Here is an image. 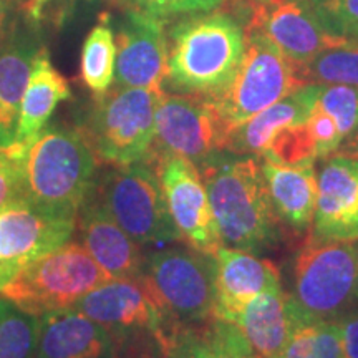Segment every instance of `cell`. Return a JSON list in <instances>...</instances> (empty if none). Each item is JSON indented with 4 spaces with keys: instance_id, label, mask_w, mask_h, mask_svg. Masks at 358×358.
Returning <instances> with one entry per match:
<instances>
[{
    "instance_id": "3",
    "label": "cell",
    "mask_w": 358,
    "mask_h": 358,
    "mask_svg": "<svg viewBox=\"0 0 358 358\" xmlns=\"http://www.w3.org/2000/svg\"><path fill=\"white\" fill-rule=\"evenodd\" d=\"M199 173L222 245L256 254L279 241L282 224L268 199L259 159L222 153Z\"/></svg>"
},
{
    "instance_id": "26",
    "label": "cell",
    "mask_w": 358,
    "mask_h": 358,
    "mask_svg": "<svg viewBox=\"0 0 358 358\" xmlns=\"http://www.w3.org/2000/svg\"><path fill=\"white\" fill-rule=\"evenodd\" d=\"M116 38L108 17H103L87 35L80 60L82 82L93 95H103L113 87Z\"/></svg>"
},
{
    "instance_id": "12",
    "label": "cell",
    "mask_w": 358,
    "mask_h": 358,
    "mask_svg": "<svg viewBox=\"0 0 358 358\" xmlns=\"http://www.w3.org/2000/svg\"><path fill=\"white\" fill-rule=\"evenodd\" d=\"M156 163L169 214L182 243L216 256L222 244L199 169L181 156H164Z\"/></svg>"
},
{
    "instance_id": "13",
    "label": "cell",
    "mask_w": 358,
    "mask_h": 358,
    "mask_svg": "<svg viewBox=\"0 0 358 358\" xmlns=\"http://www.w3.org/2000/svg\"><path fill=\"white\" fill-rule=\"evenodd\" d=\"M116 87L163 90L168 69L166 20L127 8L116 22Z\"/></svg>"
},
{
    "instance_id": "7",
    "label": "cell",
    "mask_w": 358,
    "mask_h": 358,
    "mask_svg": "<svg viewBox=\"0 0 358 358\" xmlns=\"http://www.w3.org/2000/svg\"><path fill=\"white\" fill-rule=\"evenodd\" d=\"M92 192L138 244L182 243L169 214L158 163L145 158L127 166H100Z\"/></svg>"
},
{
    "instance_id": "35",
    "label": "cell",
    "mask_w": 358,
    "mask_h": 358,
    "mask_svg": "<svg viewBox=\"0 0 358 358\" xmlns=\"http://www.w3.org/2000/svg\"><path fill=\"white\" fill-rule=\"evenodd\" d=\"M24 201L20 158L0 148V209Z\"/></svg>"
},
{
    "instance_id": "40",
    "label": "cell",
    "mask_w": 358,
    "mask_h": 358,
    "mask_svg": "<svg viewBox=\"0 0 358 358\" xmlns=\"http://www.w3.org/2000/svg\"><path fill=\"white\" fill-rule=\"evenodd\" d=\"M13 3H29V6H34V7H38L40 2H43V0H10Z\"/></svg>"
},
{
    "instance_id": "8",
    "label": "cell",
    "mask_w": 358,
    "mask_h": 358,
    "mask_svg": "<svg viewBox=\"0 0 358 358\" xmlns=\"http://www.w3.org/2000/svg\"><path fill=\"white\" fill-rule=\"evenodd\" d=\"M110 279L83 245L71 239L19 268L0 295L22 310L42 317L71 308Z\"/></svg>"
},
{
    "instance_id": "33",
    "label": "cell",
    "mask_w": 358,
    "mask_h": 358,
    "mask_svg": "<svg viewBox=\"0 0 358 358\" xmlns=\"http://www.w3.org/2000/svg\"><path fill=\"white\" fill-rule=\"evenodd\" d=\"M118 2L127 8L168 20L173 17H186L217 10L224 0H118Z\"/></svg>"
},
{
    "instance_id": "16",
    "label": "cell",
    "mask_w": 358,
    "mask_h": 358,
    "mask_svg": "<svg viewBox=\"0 0 358 358\" xmlns=\"http://www.w3.org/2000/svg\"><path fill=\"white\" fill-rule=\"evenodd\" d=\"M71 308L105 327L113 338L141 330H164L168 334L163 315L140 277L110 279Z\"/></svg>"
},
{
    "instance_id": "31",
    "label": "cell",
    "mask_w": 358,
    "mask_h": 358,
    "mask_svg": "<svg viewBox=\"0 0 358 358\" xmlns=\"http://www.w3.org/2000/svg\"><path fill=\"white\" fill-rule=\"evenodd\" d=\"M334 37L352 43L358 37V0H301Z\"/></svg>"
},
{
    "instance_id": "23",
    "label": "cell",
    "mask_w": 358,
    "mask_h": 358,
    "mask_svg": "<svg viewBox=\"0 0 358 358\" xmlns=\"http://www.w3.org/2000/svg\"><path fill=\"white\" fill-rule=\"evenodd\" d=\"M70 98L71 88L69 80L53 66L47 48H42L34 62L32 73L22 100L15 140L7 150L15 158H20L25 148L47 127L57 106Z\"/></svg>"
},
{
    "instance_id": "25",
    "label": "cell",
    "mask_w": 358,
    "mask_h": 358,
    "mask_svg": "<svg viewBox=\"0 0 358 358\" xmlns=\"http://www.w3.org/2000/svg\"><path fill=\"white\" fill-rule=\"evenodd\" d=\"M171 358H257L234 324L214 317L208 324L182 330L174 340Z\"/></svg>"
},
{
    "instance_id": "29",
    "label": "cell",
    "mask_w": 358,
    "mask_h": 358,
    "mask_svg": "<svg viewBox=\"0 0 358 358\" xmlns=\"http://www.w3.org/2000/svg\"><path fill=\"white\" fill-rule=\"evenodd\" d=\"M280 358H345L335 322L299 327Z\"/></svg>"
},
{
    "instance_id": "18",
    "label": "cell",
    "mask_w": 358,
    "mask_h": 358,
    "mask_svg": "<svg viewBox=\"0 0 358 358\" xmlns=\"http://www.w3.org/2000/svg\"><path fill=\"white\" fill-rule=\"evenodd\" d=\"M45 48L38 27L17 19L0 43V148L13 145L34 62Z\"/></svg>"
},
{
    "instance_id": "17",
    "label": "cell",
    "mask_w": 358,
    "mask_h": 358,
    "mask_svg": "<svg viewBox=\"0 0 358 358\" xmlns=\"http://www.w3.org/2000/svg\"><path fill=\"white\" fill-rule=\"evenodd\" d=\"M75 236L111 279L140 277L145 266L141 245L129 237L90 189L77 214Z\"/></svg>"
},
{
    "instance_id": "6",
    "label": "cell",
    "mask_w": 358,
    "mask_h": 358,
    "mask_svg": "<svg viewBox=\"0 0 358 358\" xmlns=\"http://www.w3.org/2000/svg\"><path fill=\"white\" fill-rule=\"evenodd\" d=\"M292 308L302 325L338 322L358 306V241L308 239L294 266Z\"/></svg>"
},
{
    "instance_id": "10",
    "label": "cell",
    "mask_w": 358,
    "mask_h": 358,
    "mask_svg": "<svg viewBox=\"0 0 358 358\" xmlns=\"http://www.w3.org/2000/svg\"><path fill=\"white\" fill-rule=\"evenodd\" d=\"M297 65L262 35H245V55L226 92L213 98L229 129L303 87Z\"/></svg>"
},
{
    "instance_id": "24",
    "label": "cell",
    "mask_w": 358,
    "mask_h": 358,
    "mask_svg": "<svg viewBox=\"0 0 358 358\" xmlns=\"http://www.w3.org/2000/svg\"><path fill=\"white\" fill-rule=\"evenodd\" d=\"M259 163L277 219L297 234H306L312 227L319 191L313 164L280 166L261 156Z\"/></svg>"
},
{
    "instance_id": "4",
    "label": "cell",
    "mask_w": 358,
    "mask_h": 358,
    "mask_svg": "<svg viewBox=\"0 0 358 358\" xmlns=\"http://www.w3.org/2000/svg\"><path fill=\"white\" fill-rule=\"evenodd\" d=\"M140 279L161 315L169 337L214 319L216 308V257L176 244L155 250L145 259Z\"/></svg>"
},
{
    "instance_id": "5",
    "label": "cell",
    "mask_w": 358,
    "mask_h": 358,
    "mask_svg": "<svg viewBox=\"0 0 358 358\" xmlns=\"http://www.w3.org/2000/svg\"><path fill=\"white\" fill-rule=\"evenodd\" d=\"M163 92L113 85L103 95H93L75 127L100 166H127L150 155L156 106Z\"/></svg>"
},
{
    "instance_id": "2",
    "label": "cell",
    "mask_w": 358,
    "mask_h": 358,
    "mask_svg": "<svg viewBox=\"0 0 358 358\" xmlns=\"http://www.w3.org/2000/svg\"><path fill=\"white\" fill-rule=\"evenodd\" d=\"M25 203L77 221L100 164L75 124L48 123L20 156Z\"/></svg>"
},
{
    "instance_id": "32",
    "label": "cell",
    "mask_w": 358,
    "mask_h": 358,
    "mask_svg": "<svg viewBox=\"0 0 358 358\" xmlns=\"http://www.w3.org/2000/svg\"><path fill=\"white\" fill-rule=\"evenodd\" d=\"M317 106L332 116L343 141L358 131V90L345 85H322Z\"/></svg>"
},
{
    "instance_id": "21",
    "label": "cell",
    "mask_w": 358,
    "mask_h": 358,
    "mask_svg": "<svg viewBox=\"0 0 358 358\" xmlns=\"http://www.w3.org/2000/svg\"><path fill=\"white\" fill-rule=\"evenodd\" d=\"M322 85L307 83L248 122L229 129L224 151L236 156H261L280 129L307 122L319 100Z\"/></svg>"
},
{
    "instance_id": "20",
    "label": "cell",
    "mask_w": 358,
    "mask_h": 358,
    "mask_svg": "<svg viewBox=\"0 0 358 358\" xmlns=\"http://www.w3.org/2000/svg\"><path fill=\"white\" fill-rule=\"evenodd\" d=\"M35 358H116L115 340L75 308L50 312L40 317Z\"/></svg>"
},
{
    "instance_id": "39",
    "label": "cell",
    "mask_w": 358,
    "mask_h": 358,
    "mask_svg": "<svg viewBox=\"0 0 358 358\" xmlns=\"http://www.w3.org/2000/svg\"><path fill=\"white\" fill-rule=\"evenodd\" d=\"M13 274H15V271H13V268L0 266V290H2L3 285H6L7 282L12 279Z\"/></svg>"
},
{
    "instance_id": "1",
    "label": "cell",
    "mask_w": 358,
    "mask_h": 358,
    "mask_svg": "<svg viewBox=\"0 0 358 358\" xmlns=\"http://www.w3.org/2000/svg\"><path fill=\"white\" fill-rule=\"evenodd\" d=\"M245 55V34L231 13L186 15L168 32V93L217 98L234 80Z\"/></svg>"
},
{
    "instance_id": "38",
    "label": "cell",
    "mask_w": 358,
    "mask_h": 358,
    "mask_svg": "<svg viewBox=\"0 0 358 358\" xmlns=\"http://www.w3.org/2000/svg\"><path fill=\"white\" fill-rule=\"evenodd\" d=\"M337 153H338V155L350 156V158L358 159V131H357L355 134H353L352 138H348L347 141L342 143V146L338 148Z\"/></svg>"
},
{
    "instance_id": "30",
    "label": "cell",
    "mask_w": 358,
    "mask_h": 358,
    "mask_svg": "<svg viewBox=\"0 0 358 358\" xmlns=\"http://www.w3.org/2000/svg\"><path fill=\"white\" fill-rule=\"evenodd\" d=\"M261 158L280 166H303L315 163V145L307 128V122L280 129L268 143Z\"/></svg>"
},
{
    "instance_id": "11",
    "label": "cell",
    "mask_w": 358,
    "mask_h": 358,
    "mask_svg": "<svg viewBox=\"0 0 358 358\" xmlns=\"http://www.w3.org/2000/svg\"><path fill=\"white\" fill-rule=\"evenodd\" d=\"M229 6L245 35L271 40L297 66L327 48L348 43L327 32L301 0H229Z\"/></svg>"
},
{
    "instance_id": "36",
    "label": "cell",
    "mask_w": 358,
    "mask_h": 358,
    "mask_svg": "<svg viewBox=\"0 0 358 358\" xmlns=\"http://www.w3.org/2000/svg\"><path fill=\"white\" fill-rule=\"evenodd\" d=\"M335 324L340 330L343 355L345 358H358V312L348 313Z\"/></svg>"
},
{
    "instance_id": "14",
    "label": "cell",
    "mask_w": 358,
    "mask_h": 358,
    "mask_svg": "<svg viewBox=\"0 0 358 358\" xmlns=\"http://www.w3.org/2000/svg\"><path fill=\"white\" fill-rule=\"evenodd\" d=\"M308 239L358 241V159L335 153L322 159Z\"/></svg>"
},
{
    "instance_id": "9",
    "label": "cell",
    "mask_w": 358,
    "mask_h": 358,
    "mask_svg": "<svg viewBox=\"0 0 358 358\" xmlns=\"http://www.w3.org/2000/svg\"><path fill=\"white\" fill-rule=\"evenodd\" d=\"M229 127L213 98L163 92L155 115V140L146 158L181 156L198 169L226 153Z\"/></svg>"
},
{
    "instance_id": "15",
    "label": "cell",
    "mask_w": 358,
    "mask_h": 358,
    "mask_svg": "<svg viewBox=\"0 0 358 358\" xmlns=\"http://www.w3.org/2000/svg\"><path fill=\"white\" fill-rule=\"evenodd\" d=\"M75 219H62L20 201L0 209V266L19 271L73 239Z\"/></svg>"
},
{
    "instance_id": "37",
    "label": "cell",
    "mask_w": 358,
    "mask_h": 358,
    "mask_svg": "<svg viewBox=\"0 0 358 358\" xmlns=\"http://www.w3.org/2000/svg\"><path fill=\"white\" fill-rule=\"evenodd\" d=\"M15 20L17 15L13 12V2H10V0H0V43L6 40Z\"/></svg>"
},
{
    "instance_id": "19",
    "label": "cell",
    "mask_w": 358,
    "mask_h": 358,
    "mask_svg": "<svg viewBox=\"0 0 358 358\" xmlns=\"http://www.w3.org/2000/svg\"><path fill=\"white\" fill-rule=\"evenodd\" d=\"M216 308L214 317L234 322L254 299L280 284L279 268L254 252L221 245L216 252Z\"/></svg>"
},
{
    "instance_id": "41",
    "label": "cell",
    "mask_w": 358,
    "mask_h": 358,
    "mask_svg": "<svg viewBox=\"0 0 358 358\" xmlns=\"http://www.w3.org/2000/svg\"><path fill=\"white\" fill-rule=\"evenodd\" d=\"M352 45H358V37H357L355 40H353V42H352Z\"/></svg>"
},
{
    "instance_id": "28",
    "label": "cell",
    "mask_w": 358,
    "mask_h": 358,
    "mask_svg": "<svg viewBox=\"0 0 358 358\" xmlns=\"http://www.w3.org/2000/svg\"><path fill=\"white\" fill-rule=\"evenodd\" d=\"M40 317L0 295V358H35Z\"/></svg>"
},
{
    "instance_id": "27",
    "label": "cell",
    "mask_w": 358,
    "mask_h": 358,
    "mask_svg": "<svg viewBox=\"0 0 358 358\" xmlns=\"http://www.w3.org/2000/svg\"><path fill=\"white\" fill-rule=\"evenodd\" d=\"M297 70L306 85H345L358 90V45L327 48Z\"/></svg>"
},
{
    "instance_id": "34",
    "label": "cell",
    "mask_w": 358,
    "mask_h": 358,
    "mask_svg": "<svg viewBox=\"0 0 358 358\" xmlns=\"http://www.w3.org/2000/svg\"><path fill=\"white\" fill-rule=\"evenodd\" d=\"M307 128L310 131V136L315 145L317 159H325L329 156L335 155L338 148L342 146V134L338 131L337 123L330 115H327L324 110H320L315 105L310 116L307 120Z\"/></svg>"
},
{
    "instance_id": "22",
    "label": "cell",
    "mask_w": 358,
    "mask_h": 358,
    "mask_svg": "<svg viewBox=\"0 0 358 358\" xmlns=\"http://www.w3.org/2000/svg\"><path fill=\"white\" fill-rule=\"evenodd\" d=\"M231 324L243 332L257 358H280L295 330L302 327L280 284L254 299Z\"/></svg>"
}]
</instances>
